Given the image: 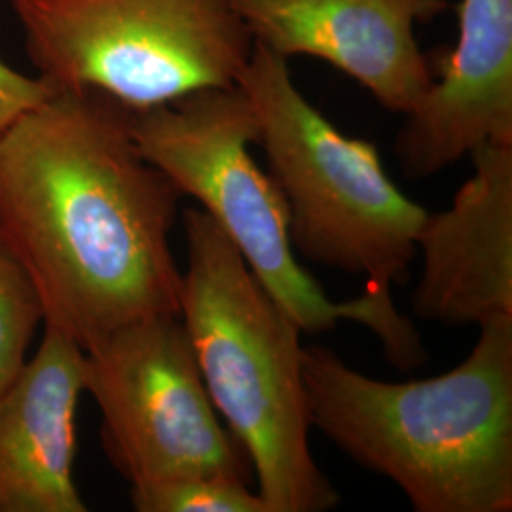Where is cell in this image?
Returning <instances> with one entry per match:
<instances>
[{
	"label": "cell",
	"instance_id": "1",
	"mask_svg": "<svg viewBox=\"0 0 512 512\" xmlns=\"http://www.w3.org/2000/svg\"><path fill=\"white\" fill-rule=\"evenodd\" d=\"M181 198L137 147L129 110L101 93L54 90L0 133V228L37 287L44 327L84 351L179 315Z\"/></svg>",
	"mask_w": 512,
	"mask_h": 512
},
{
	"label": "cell",
	"instance_id": "2",
	"mask_svg": "<svg viewBox=\"0 0 512 512\" xmlns=\"http://www.w3.org/2000/svg\"><path fill=\"white\" fill-rule=\"evenodd\" d=\"M478 329L463 363L412 382L302 348L311 427L395 482L418 512L512 511V317Z\"/></svg>",
	"mask_w": 512,
	"mask_h": 512
},
{
	"label": "cell",
	"instance_id": "3",
	"mask_svg": "<svg viewBox=\"0 0 512 512\" xmlns=\"http://www.w3.org/2000/svg\"><path fill=\"white\" fill-rule=\"evenodd\" d=\"M179 317L203 384L247 454L268 512H323L340 495L317 467L302 376V330L202 209L184 211Z\"/></svg>",
	"mask_w": 512,
	"mask_h": 512
},
{
	"label": "cell",
	"instance_id": "4",
	"mask_svg": "<svg viewBox=\"0 0 512 512\" xmlns=\"http://www.w3.org/2000/svg\"><path fill=\"white\" fill-rule=\"evenodd\" d=\"M129 126L143 156L181 196L202 205L298 329L325 332L346 319L372 330L385 357L401 370L427 361L420 332L393 298L365 291L355 300L334 302L296 260L283 194L251 154L258 128L238 84L129 110Z\"/></svg>",
	"mask_w": 512,
	"mask_h": 512
},
{
	"label": "cell",
	"instance_id": "5",
	"mask_svg": "<svg viewBox=\"0 0 512 512\" xmlns=\"http://www.w3.org/2000/svg\"><path fill=\"white\" fill-rule=\"evenodd\" d=\"M238 86L287 205L294 251L391 298L418 253L427 211L393 183L374 143L342 133L311 105L287 59L255 44Z\"/></svg>",
	"mask_w": 512,
	"mask_h": 512
},
{
	"label": "cell",
	"instance_id": "6",
	"mask_svg": "<svg viewBox=\"0 0 512 512\" xmlns=\"http://www.w3.org/2000/svg\"><path fill=\"white\" fill-rule=\"evenodd\" d=\"M25 50L55 90L139 112L236 86L255 42L234 0H12Z\"/></svg>",
	"mask_w": 512,
	"mask_h": 512
},
{
	"label": "cell",
	"instance_id": "7",
	"mask_svg": "<svg viewBox=\"0 0 512 512\" xmlns=\"http://www.w3.org/2000/svg\"><path fill=\"white\" fill-rule=\"evenodd\" d=\"M103 446L131 484L205 475L249 484L251 463L203 384L179 315L114 330L86 351Z\"/></svg>",
	"mask_w": 512,
	"mask_h": 512
},
{
	"label": "cell",
	"instance_id": "8",
	"mask_svg": "<svg viewBox=\"0 0 512 512\" xmlns=\"http://www.w3.org/2000/svg\"><path fill=\"white\" fill-rule=\"evenodd\" d=\"M450 6V0H234L256 46L287 61L321 59L403 116L435 80L416 29Z\"/></svg>",
	"mask_w": 512,
	"mask_h": 512
},
{
	"label": "cell",
	"instance_id": "9",
	"mask_svg": "<svg viewBox=\"0 0 512 512\" xmlns=\"http://www.w3.org/2000/svg\"><path fill=\"white\" fill-rule=\"evenodd\" d=\"M473 175L446 211L418 232L421 274L414 313L446 327L512 317V145L471 154Z\"/></svg>",
	"mask_w": 512,
	"mask_h": 512
},
{
	"label": "cell",
	"instance_id": "10",
	"mask_svg": "<svg viewBox=\"0 0 512 512\" xmlns=\"http://www.w3.org/2000/svg\"><path fill=\"white\" fill-rule=\"evenodd\" d=\"M456 48L395 143L410 179L433 177L486 145H512V0H461Z\"/></svg>",
	"mask_w": 512,
	"mask_h": 512
},
{
	"label": "cell",
	"instance_id": "11",
	"mask_svg": "<svg viewBox=\"0 0 512 512\" xmlns=\"http://www.w3.org/2000/svg\"><path fill=\"white\" fill-rule=\"evenodd\" d=\"M86 351L46 327L33 357L0 393V512H86L74 480L76 412Z\"/></svg>",
	"mask_w": 512,
	"mask_h": 512
},
{
	"label": "cell",
	"instance_id": "12",
	"mask_svg": "<svg viewBox=\"0 0 512 512\" xmlns=\"http://www.w3.org/2000/svg\"><path fill=\"white\" fill-rule=\"evenodd\" d=\"M40 323L44 311L37 287L0 228V393L27 363Z\"/></svg>",
	"mask_w": 512,
	"mask_h": 512
},
{
	"label": "cell",
	"instance_id": "13",
	"mask_svg": "<svg viewBox=\"0 0 512 512\" xmlns=\"http://www.w3.org/2000/svg\"><path fill=\"white\" fill-rule=\"evenodd\" d=\"M139 512H268L247 482L220 476H169L131 484Z\"/></svg>",
	"mask_w": 512,
	"mask_h": 512
},
{
	"label": "cell",
	"instance_id": "14",
	"mask_svg": "<svg viewBox=\"0 0 512 512\" xmlns=\"http://www.w3.org/2000/svg\"><path fill=\"white\" fill-rule=\"evenodd\" d=\"M54 90L44 78L19 73L0 59V133Z\"/></svg>",
	"mask_w": 512,
	"mask_h": 512
}]
</instances>
